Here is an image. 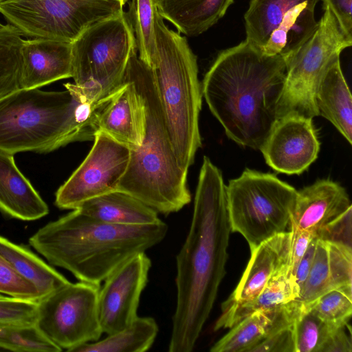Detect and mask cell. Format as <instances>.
<instances>
[{
    "instance_id": "1",
    "label": "cell",
    "mask_w": 352,
    "mask_h": 352,
    "mask_svg": "<svg viewBox=\"0 0 352 352\" xmlns=\"http://www.w3.org/2000/svg\"><path fill=\"white\" fill-rule=\"evenodd\" d=\"M221 171L206 156L200 169L190 227L176 256L177 298L169 352H190L226 275L231 231Z\"/></svg>"
},
{
    "instance_id": "2",
    "label": "cell",
    "mask_w": 352,
    "mask_h": 352,
    "mask_svg": "<svg viewBox=\"0 0 352 352\" xmlns=\"http://www.w3.org/2000/svg\"><path fill=\"white\" fill-rule=\"evenodd\" d=\"M286 72L282 56L266 55L246 41L217 56L201 92L230 140L260 150L278 119Z\"/></svg>"
},
{
    "instance_id": "3",
    "label": "cell",
    "mask_w": 352,
    "mask_h": 352,
    "mask_svg": "<svg viewBox=\"0 0 352 352\" xmlns=\"http://www.w3.org/2000/svg\"><path fill=\"white\" fill-rule=\"evenodd\" d=\"M168 228L162 221L142 226L111 224L75 209L41 228L29 243L79 281L100 285L124 261L161 242Z\"/></svg>"
},
{
    "instance_id": "4",
    "label": "cell",
    "mask_w": 352,
    "mask_h": 352,
    "mask_svg": "<svg viewBox=\"0 0 352 352\" xmlns=\"http://www.w3.org/2000/svg\"><path fill=\"white\" fill-rule=\"evenodd\" d=\"M126 76L135 84L144 103V133L140 146L130 148L127 170L118 190L138 199L157 213L176 212L191 201L188 171L179 165L166 126L151 68L131 53Z\"/></svg>"
},
{
    "instance_id": "5",
    "label": "cell",
    "mask_w": 352,
    "mask_h": 352,
    "mask_svg": "<svg viewBox=\"0 0 352 352\" xmlns=\"http://www.w3.org/2000/svg\"><path fill=\"white\" fill-rule=\"evenodd\" d=\"M19 89L0 98V151L52 152L94 140L100 101L82 102L72 89Z\"/></svg>"
},
{
    "instance_id": "6",
    "label": "cell",
    "mask_w": 352,
    "mask_h": 352,
    "mask_svg": "<svg viewBox=\"0 0 352 352\" xmlns=\"http://www.w3.org/2000/svg\"><path fill=\"white\" fill-rule=\"evenodd\" d=\"M157 51L148 65L163 110L169 138L180 166L188 171L201 146L199 127L201 85L197 57L182 36L157 12Z\"/></svg>"
},
{
    "instance_id": "7",
    "label": "cell",
    "mask_w": 352,
    "mask_h": 352,
    "mask_svg": "<svg viewBox=\"0 0 352 352\" xmlns=\"http://www.w3.org/2000/svg\"><path fill=\"white\" fill-rule=\"evenodd\" d=\"M135 40L126 13L95 23L72 43V77L64 84L82 102H98L122 85Z\"/></svg>"
},
{
    "instance_id": "8",
    "label": "cell",
    "mask_w": 352,
    "mask_h": 352,
    "mask_svg": "<svg viewBox=\"0 0 352 352\" xmlns=\"http://www.w3.org/2000/svg\"><path fill=\"white\" fill-rule=\"evenodd\" d=\"M226 191L231 231L241 234L250 250L288 229L298 190L275 175L246 168Z\"/></svg>"
},
{
    "instance_id": "9",
    "label": "cell",
    "mask_w": 352,
    "mask_h": 352,
    "mask_svg": "<svg viewBox=\"0 0 352 352\" xmlns=\"http://www.w3.org/2000/svg\"><path fill=\"white\" fill-rule=\"evenodd\" d=\"M126 0H5L0 13L22 35L72 43L85 30L124 13Z\"/></svg>"
},
{
    "instance_id": "10",
    "label": "cell",
    "mask_w": 352,
    "mask_h": 352,
    "mask_svg": "<svg viewBox=\"0 0 352 352\" xmlns=\"http://www.w3.org/2000/svg\"><path fill=\"white\" fill-rule=\"evenodd\" d=\"M324 10L313 34L285 60L287 72L278 106V119L288 113L318 116L315 96L320 81L333 60L352 45L329 9Z\"/></svg>"
},
{
    "instance_id": "11",
    "label": "cell",
    "mask_w": 352,
    "mask_h": 352,
    "mask_svg": "<svg viewBox=\"0 0 352 352\" xmlns=\"http://www.w3.org/2000/svg\"><path fill=\"white\" fill-rule=\"evenodd\" d=\"M100 285L79 281L61 287L37 301L36 325L54 344L67 351L98 340Z\"/></svg>"
},
{
    "instance_id": "12",
    "label": "cell",
    "mask_w": 352,
    "mask_h": 352,
    "mask_svg": "<svg viewBox=\"0 0 352 352\" xmlns=\"http://www.w3.org/2000/svg\"><path fill=\"white\" fill-rule=\"evenodd\" d=\"M131 156L130 148L97 131L89 153L56 192L55 205L75 210L95 197L117 190Z\"/></svg>"
},
{
    "instance_id": "13",
    "label": "cell",
    "mask_w": 352,
    "mask_h": 352,
    "mask_svg": "<svg viewBox=\"0 0 352 352\" xmlns=\"http://www.w3.org/2000/svg\"><path fill=\"white\" fill-rule=\"evenodd\" d=\"M352 206L346 189L329 179H318L298 191L288 230L297 229L318 238L342 241L351 228Z\"/></svg>"
},
{
    "instance_id": "14",
    "label": "cell",
    "mask_w": 352,
    "mask_h": 352,
    "mask_svg": "<svg viewBox=\"0 0 352 352\" xmlns=\"http://www.w3.org/2000/svg\"><path fill=\"white\" fill-rule=\"evenodd\" d=\"M151 261L138 253L118 265L100 287L98 309L102 332L111 334L129 325L137 317L142 293L146 286Z\"/></svg>"
},
{
    "instance_id": "15",
    "label": "cell",
    "mask_w": 352,
    "mask_h": 352,
    "mask_svg": "<svg viewBox=\"0 0 352 352\" xmlns=\"http://www.w3.org/2000/svg\"><path fill=\"white\" fill-rule=\"evenodd\" d=\"M312 119L296 113L278 119L260 148L270 167L289 175H300L316 161L320 143Z\"/></svg>"
},
{
    "instance_id": "16",
    "label": "cell",
    "mask_w": 352,
    "mask_h": 352,
    "mask_svg": "<svg viewBox=\"0 0 352 352\" xmlns=\"http://www.w3.org/2000/svg\"><path fill=\"white\" fill-rule=\"evenodd\" d=\"M144 122L142 99L134 82L125 74L122 85L104 98L98 109L97 131L133 148L142 142Z\"/></svg>"
},
{
    "instance_id": "17",
    "label": "cell",
    "mask_w": 352,
    "mask_h": 352,
    "mask_svg": "<svg viewBox=\"0 0 352 352\" xmlns=\"http://www.w3.org/2000/svg\"><path fill=\"white\" fill-rule=\"evenodd\" d=\"M19 54L20 89L40 88L72 77L71 43L43 38L23 39Z\"/></svg>"
},
{
    "instance_id": "18",
    "label": "cell",
    "mask_w": 352,
    "mask_h": 352,
    "mask_svg": "<svg viewBox=\"0 0 352 352\" xmlns=\"http://www.w3.org/2000/svg\"><path fill=\"white\" fill-rule=\"evenodd\" d=\"M352 286L351 243L318 237L314 258L296 300L306 306L323 294Z\"/></svg>"
},
{
    "instance_id": "19",
    "label": "cell",
    "mask_w": 352,
    "mask_h": 352,
    "mask_svg": "<svg viewBox=\"0 0 352 352\" xmlns=\"http://www.w3.org/2000/svg\"><path fill=\"white\" fill-rule=\"evenodd\" d=\"M292 232L268 239L251 251L247 267L237 286L221 305L222 312L256 297L272 276L290 262Z\"/></svg>"
},
{
    "instance_id": "20",
    "label": "cell",
    "mask_w": 352,
    "mask_h": 352,
    "mask_svg": "<svg viewBox=\"0 0 352 352\" xmlns=\"http://www.w3.org/2000/svg\"><path fill=\"white\" fill-rule=\"evenodd\" d=\"M304 310L294 300L274 309L254 312L246 316L211 347V352H251L270 334L292 325Z\"/></svg>"
},
{
    "instance_id": "21",
    "label": "cell",
    "mask_w": 352,
    "mask_h": 352,
    "mask_svg": "<svg viewBox=\"0 0 352 352\" xmlns=\"http://www.w3.org/2000/svg\"><path fill=\"white\" fill-rule=\"evenodd\" d=\"M0 210L23 221L46 216L49 208L16 166L14 155L0 151Z\"/></svg>"
},
{
    "instance_id": "22",
    "label": "cell",
    "mask_w": 352,
    "mask_h": 352,
    "mask_svg": "<svg viewBox=\"0 0 352 352\" xmlns=\"http://www.w3.org/2000/svg\"><path fill=\"white\" fill-rule=\"evenodd\" d=\"M318 116L329 120L352 144V98L344 77L340 56L331 63L316 89Z\"/></svg>"
},
{
    "instance_id": "23",
    "label": "cell",
    "mask_w": 352,
    "mask_h": 352,
    "mask_svg": "<svg viewBox=\"0 0 352 352\" xmlns=\"http://www.w3.org/2000/svg\"><path fill=\"white\" fill-rule=\"evenodd\" d=\"M76 209L94 219L115 225L142 226L162 221L155 210L118 190L88 200Z\"/></svg>"
},
{
    "instance_id": "24",
    "label": "cell",
    "mask_w": 352,
    "mask_h": 352,
    "mask_svg": "<svg viewBox=\"0 0 352 352\" xmlns=\"http://www.w3.org/2000/svg\"><path fill=\"white\" fill-rule=\"evenodd\" d=\"M234 0H156L158 13L179 32L192 36L206 32L226 14Z\"/></svg>"
},
{
    "instance_id": "25",
    "label": "cell",
    "mask_w": 352,
    "mask_h": 352,
    "mask_svg": "<svg viewBox=\"0 0 352 352\" xmlns=\"http://www.w3.org/2000/svg\"><path fill=\"white\" fill-rule=\"evenodd\" d=\"M299 294L300 289L292 274L289 262L272 276L256 297L222 312L214 326V331L231 328L254 312L274 309L296 300Z\"/></svg>"
},
{
    "instance_id": "26",
    "label": "cell",
    "mask_w": 352,
    "mask_h": 352,
    "mask_svg": "<svg viewBox=\"0 0 352 352\" xmlns=\"http://www.w3.org/2000/svg\"><path fill=\"white\" fill-rule=\"evenodd\" d=\"M315 8L316 5L305 2L289 10L263 47V54L280 55L285 60L296 52L317 28Z\"/></svg>"
},
{
    "instance_id": "27",
    "label": "cell",
    "mask_w": 352,
    "mask_h": 352,
    "mask_svg": "<svg viewBox=\"0 0 352 352\" xmlns=\"http://www.w3.org/2000/svg\"><path fill=\"white\" fill-rule=\"evenodd\" d=\"M0 254L21 276L35 286L41 298L69 283L28 248L2 236H0Z\"/></svg>"
},
{
    "instance_id": "28",
    "label": "cell",
    "mask_w": 352,
    "mask_h": 352,
    "mask_svg": "<svg viewBox=\"0 0 352 352\" xmlns=\"http://www.w3.org/2000/svg\"><path fill=\"white\" fill-rule=\"evenodd\" d=\"M158 330L153 318L138 316L125 328L101 340L82 344L71 352H144L152 346Z\"/></svg>"
},
{
    "instance_id": "29",
    "label": "cell",
    "mask_w": 352,
    "mask_h": 352,
    "mask_svg": "<svg viewBox=\"0 0 352 352\" xmlns=\"http://www.w3.org/2000/svg\"><path fill=\"white\" fill-rule=\"evenodd\" d=\"M322 0H250L244 15L246 41L261 50L284 15L302 3L316 5Z\"/></svg>"
},
{
    "instance_id": "30",
    "label": "cell",
    "mask_w": 352,
    "mask_h": 352,
    "mask_svg": "<svg viewBox=\"0 0 352 352\" xmlns=\"http://www.w3.org/2000/svg\"><path fill=\"white\" fill-rule=\"evenodd\" d=\"M156 0H131L129 19L131 23L139 58L149 65L156 51Z\"/></svg>"
},
{
    "instance_id": "31",
    "label": "cell",
    "mask_w": 352,
    "mask_h": 352,
    "mask_svg": "<svg viewBox=\"0 0 352 352\" xmlns=\"http://www.w3.org/2000/svg\"><path fill=\"white\" fill-rule=\"evenodd\" d=\"M20 31L10 23L0 30V98L20 89Z\"/></svg>"
},
{
    "instance_id": "32",
    "label": "cell",
    "mask_w": 352,
    "mask_h": 352,
    "mask_svg": "<svg viewBox=\"0 0 352 352\" xmlns=\"http://www.w3.org/2000/svg\"><path fill=\"white\" fill-rule=\"evenodd\" d=\"M340 327L305 308L294 324L295 352H323L331 335Z\"/></svg>"
},
{
    "instance_id": "33",
    "label": "cell",
    "mask_w": 352,
    "mask_h": 352,
    "mask_svg": "<svg viewBox=\"0 0 352 352\" xmlns=\"http://www.w3.org/2000/svg\"><path fill=\"white\" fill-rule=\"evenodd\" d=\"M304 307L329 323L345 325L352 314V286L329 291Z\"/></svg>"
},
{
    "instance_id": "34",
    "label": "cell",
    "mask_w": 352,
    "mask_h": 352,
    "mask_svg": "<svg viewBox=\"0 0 352 352\" xmlns=\"http://www.w3.org/2000/svg\"><path fill=\"white\" fill-rule=\"evenodd\" d=\"M0 348L13 351L60 352L36 324L0 328Z\"/></svg>"
},
{
    "instance_id": "35",
    "label": "cell",
    "mask_w": 352,
    "mask_h": 352,
    "mask_svg": "<svg viewBox=\"0 0 352 352\" xmlns=\"http://www.w3.org/2000/svg\"><path fill=\"white\" fill-rule=\"evenodd\" d=\"M0 294L27 300L41 299L35 286L21 276L1 254Z\"/></svg>"
},
{
    "instance_id": "36",
    "label": "cell",
    "mask_w": 352,
    "mask_h": 352,
    "mask_svg": "<svg viewBox=\"0 0 352 352\" xmlns=\"http://www.w3.org/2000/svg\"><path fill=\"white\" fill-rule=\"evenodd\" d=\"M37 301L0 298V328L36 324Z\"/></svg>"
},
{
    "instance_id": "37",
    "label": "cell",
    "mask_w": 352,
    "mask_h": 352,
    "mask_svg": "<svg viewBox=\"0 0 352 352\" xmlns=\"http://www.w3.org/2000/svg\"><path fill=\"white\" fill-rule=\"evenodd\" d=\"M294 324L267 336L251 352H295Z\"/></svg>"
},
{
    "instance_id": "38",
    "label": "cell",
    "mask_w": 352,
    "mask_h": 352,
    "mask_svg": "<svg viewBox=\"0 0 352 352\" xmlns=\"http://www.w3.org/2000/svg\"><path fill=\"white\" fill-rule=\"evenodd\" d=\"M323 8H329L347 39L352 41V0H322Z\"/></svg>"
},
{
    "instance_id": "39",
    "label": "cell",
    "mask_w": 352,
    "mask_h": 352,
    "mask_svg": "<svg viewBox=\"0 0 352 352\" xmlns=\"http://www.w3.org/2000/svg\"><path fill=\"white\" fill-rule=\"evenodd\" d=\"M289 231L292 232L290 267L292 274L294 276L301 258L307 250L311 240L316 236L309 232L297 229H291Z\"/></svg>"
},
{
    "instance_id": "40",
    "label": "cell",
    "mask_w": 352,
    "mask_h": 352,
    "mask_svg": "<svg viewBox=\"0 0 352 352\" xmlns=\"http://www.w3.org/2000/svg\"><path fill=\"white\" fill-rule=\"evenodd\" d=\"M348 324L340 327L331 335L324 348L323 352H351L352 342Z\"/></svg>"
},
{
    "instance_id": "41",
    "label": "cell",
    "mask_w": 352,
    "mask_h": 352,
    "mask_svg": "<svg viewBox=\"0 0 352 352\" xmlns=\"http://www.w3.org/2000/svg\"><path fill=\"white\" fill-rule=\"evenodd\" d=\"M317 239L318 237L315 236L311 240L307 248V250H306L303 256L301 258L295 271L294 278L300 291L311 268L314 258Z\"/></svg>"
},
{
    "instance_id": "42",
    "label": "cell",
    "mask_w": 352,
    "mask_h": 352,
    "mask_svg": "<svg viewBox=\"0 0 352 352\" xmlns=\"http://www.w3.org/2000/svg\"><path fill=\"white\" fill-rule=\"evenodd\" d=\"M4 25L0 23V30H1L3 28Z\"/></svg>"
},
{
    "instance_id": "43",
    "label": "cell",
    "mask_w": 352,
    "mask_h": 352,
    "mask_svg": "<svg viewBox=\"0 0 352 352\" xmlns=\"http://www.w3.org/2000/svg\"><path fill=\"white\" fill-rule=\"evenodd\" d=\"M4 296H5V295L0 294V298H3V297H4Z\"/></svg>"
},
{
    "instance_id": "44",
    "label": "cell",
    "mask_w": 352,
    "mask_h": 352,
    "mask_svg": "<svg viewBox=\"0 0 352 352\" xmlns=\"http://www.w3.org/2000/svg\"><path fill=\"white\" fill-rule=\"evenodd\" d=\"M5 1V0H0V3L3 2V1Z\"/></svg>"
}]
</instances>
